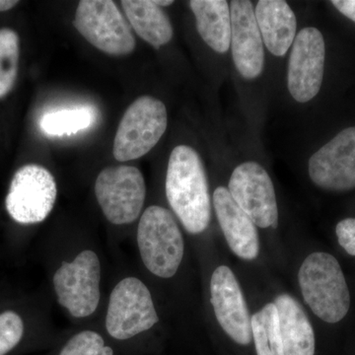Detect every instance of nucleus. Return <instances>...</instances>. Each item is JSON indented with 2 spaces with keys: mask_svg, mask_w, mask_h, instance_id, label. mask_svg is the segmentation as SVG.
I'll return each instance as SVG.
<instances>
[{
  "mask_svg": "<svg viewBox=\"0 0 355 355\" xmlns=\"http://www.w3.org/2000/svg\"><path fill=\"white\" fill-rule=\"evenodd\" d=\"M261 39L268 50L277 57H284L296 37L295 14L282 0H261L254 9Z\"/></svg>",
  "mask_w": 355,
  "mask_h": 355,
  "instance_id": "nucleus-16",
  "label": "nucleus"
},
{
  "mask_svg": "<svg viewBox=\"0 0 355 355\" xmlns=\"http://www.w3.org/2000/svg\"><path fill=\"white\" fill-rule=\"evenodd\" d=\"M137 244L144 266L162 279L176 275L184 257V239L171 212L153 205L140 218Z\"/></svg>",
  "mask_w": 355,
  "mask_h": 355,
  "instance_id": "nucleus-3",
  "label": "nucleus"
},
{
  "mask_svg": "<svg viewBox=\"0 0 355 355\" xmlns=\"http://www.w3.org/2000/svg\"><path fill=\"white\" fill-rule=\"evenodd\" d=\"M94 110L88 107L64 109L44 114L40 128L49 137H64L87 130L95 121Z\"/></svg>",
  "mask_w": 355,
  "mask_h": 355,
  "instance_id": "nucleus-21",
  "label": "nucleus"
},
{
  "mask_svg": "<svg viewBox=\"0 0 355 355\" xmlns=\"http://www.w3.org/2000/svg\"><path fill=\"white\" fill-rule=\"evenodd\" d=\"M101 266L90 250L81 252L71 263L64 261L53 275L58 301L76 318L90 316L100 301Z\"/></svg>",
  "mask_w": 355,
  "mask_h": 355,
  "instance_id": "nucleus-7",
  "label": "nucleus"
},
{
  "mask_svg": "<svg viewBox=\"0 0 355 355\" xmlns=\"http://www.w3.org/2000/svg\"><path fill=\"white\" fill-rule=\"evenodd\" d=\"M308 171L313 183L324 190L355 188V127L345 128L310 158Z\"/></svg>",
  "mask_w": 355,
  "mask_h": 355,
  "instance_id": "nucleus-12",
  "label": "nucleus"
},
{
  "mask_svg": "<svg viewBox=\"0 0 355 355\" xmlns=\"http://www.w3.org/2000/svg\"><path fill=\"white\" fill-rule=\"evenodd\" d=\"M165 188L168 202L184 229L193 235L207 230L211 217L209 184L195 149L187 146L173 149Z\"/></svg>",
  "mask_w": 355,
  "mask_h": 355,
  "instance_id": "nucleus-1",
  "label": "nucleus"
},
{
  "mask_svg": "<svg viewBox=\"0 0 355 355\" xmlns=\"http://www.w3.org/2000/svg\"><path fill=\"white\" fill-rule=\"evenodd\" d=\"M73 25L89 43L108 55L120 57L135 50L132 30L111 0H81Z\"/></svg>",
  "mask_w": 355,
  "mask_h": 355,
  "instance_id": "nucleus-5",
  "label": "nucleus"
},
{
  "mask_svg": "<svg viewBox=\"0 0 355 355\" xmlns=\"http://www.w3.org/2000/svg\"><path fill=\"white\" fill-rule=\"evenodd\" d=\"M214 205L222 232L233 253L243 260H254L260 253V240L254 222L224 187L214 191Z\"/></svg>",
  "mask_w": 355,
  "mask_h": 355,
  "instance_id": "nucleus-15",
  "label": "nucleus"
},
{
  "mask_svg": "<svg viewBox=\"0 0 355 355\" xmlns=\"http://www.w3.org/2000/svg\"><path fill=\"white\" fill-rule=\"evenodd\" d=\"M60 355H114V352L99 334L83 331L70 338Z\"/></svg>",
  "mask_w": 355,
  "mask_h": 355,
  "instance_id": "nucleus-23",
  "label": "nucleus"
},
{
  "mask_svg": "<svg viewBox=\"0 0 355 355\" xmlns=\"http://www.w3.org/2000/svg\"><path fill=\"white\" fill-rule=\"evenodd\" d=\"M158 321L150 291L141 280L128 277L114 286L106 317L110 336L128 340L148 331Z\"/></svg>",
  "mask_w": 355,
  "mask_h": 355,
  "instance_id": "nucleus-9",
  "label": "nucleus"
},
{
  "mask_svg": "<svg viewBox=\"0 0 355 355\" xmlns=\"http://www.w3.org/2000/svg\"><path fill=\"white\" fill-rule=\"evenodd\" d=\"M197 29L203 41L218 53H227L231 44V14L225 0H191Z\"/></svg>",
  "mask_w": 355,
  "mask_h": 355,
  "instance_id": "nucleus-18",
  "label": "nucleus"
},
{
  "mask_svg": "<svg viewBox=\"0 0 355 355\" xmlns=\"http://www.w3.org/2000/svg\"><path fill=\"white\" fill-rule=\"evenodd\" d=\"M252 336L258 355H284L280 335L279 315L273 303L251 318Z\"/></svg>",
  "mask_w": 355,
  "mask_h": 355,
  "instance_id": "nucleus-20",
  "label": "nucleus"
},
{
  "mask_svg": "<svg viewBox=\"0 0 355 355\" xmlns=\"http://www.w3.org/2000/svg\"><path fill=\"white\" fill-rule=\"evenodd\" d=\"M19 1L17 0H0V12H6L17 6Z\"/></svg>",
  "mask_w": 355,
  "mask_h": 355,
  "instance_id": "nucleus-27",
  "label": "nucleus"
},
{
  "mask_svg": "<svg viewBox=\"0 0 355 355\" xmlns=\"http://www.w3.org/2000/svg\"><path fill=\"white\" fill-rule=\"evenodd\" d=\"M273 304L279 315L284 355H314V330L298 301L288 294H282Z\"/></svg>",
  "mask_w": 355,
  "mask_h": 355,
  "instance_id": "nucleus-17",
  "label": "nucleus"
},
{
  "mask_svg": "<svg viewBox=\"0 0 355 355\" xmlns=\"http://www.w3.org/2000/svg\"><path fill=\"white\" fill-rule=\"evenodd\" d=\"M338 244L350 256L355 257V218H347L338 222L336 227Z\"/></svg>",
  "mask_w": 355,
  "mask_h": 355,
  "instance_id": "nucleus-25",
  "label": "nucleus"
},
{
  "mask_svg": "<svg viewBox=\"0 0 355 355\" xmlns=\"http://www.w3.org/2000/svg\"><path fill=\"white\" fill-rule=\"evenodd\" d=\"M121 6L135 33L154 48L171 41L173 27L169 17L153 0H123Z\"/></svg>",
  "mask_w": 355,
  "mask_h": 355,
  "instance_id": "nucleus-19",
  "label": "nucleus"
},
{
  "mask_svg": "<svg viewBox=\"0 0 355 355\" xmlns=\"http://www.w3.org/2000/svg\"><path fill=\"white\" fill-rule=\"evenodd\" d=\"M57 193V183L49 170L37 164L23 166L9 187L7 212L18 223H40L55 207Z\"/></svg>",
  "mask_w": 355,
  "mask_h": 355,
  "instance_id": "nucleus-8",
  "label": "nucleus"
},
{
  "mask_svg": "<svg viewBox=\"0 0 355 355\" xmlns=\"http://www.w3.org/2000/svg\"><path fill=\"white\" fill-rule=\"evenodd\" d=\"M324 57L322 33L314 27L301 30L292 44L287 76L289 92L296 101H310L319 93L323 83Z\"/></svg>",
  "mask_w": 355,
  "mask_h": 355,
  "instance_id": "nucleus-11",
  "label": "nucleus"
},
{
  "mask_svg": "<svg viewBox=\"0 0 355 355\" xmlns=\"http://www.w3.org/2000/svg\"><path fill=\"white\" fill-rule=\"evenodd\" d=\"M167 110L160 100L142 96L128 107L121 119L113 153L120 162L135 160L148 153L167 128Z\"/></svg>",
  "mask_w": 355,
  "mask_h": 355,
  "instance_id": "nucleus-4",
  "label": "nucleus"
},
{
  "mask_svg": "<svg viewBox=\"0 0 355 355\" xmlns=\"http://www.w3.org/2000/svg\"><path fill=\"white\" fill-rule=\"evenodd\" d=\"M230 14V46L235 67L244 78H257L263 72L265 51L253 4L248 0H233Z\"/></svg>",
  "mask_w": 355,
  "mask_h": 355,
  "instance_id": "nucleus-14",
  "label": "nucleus"
},
{
  "mask_svg": "<svg viewBox=\"0 0 355 355\" xmlns=\"http://www.w3.org/2000/svg\"><path fill=\"white\" fill-rule=\"evenodd\" d=\"M20 41L10 28L0 29V99L14 87L19 67Z\"/></svg>",
  "mask_w": 355,
  "mask_h": 355,
  "instance_id": "nucleus-22",
  "label": "nucleus"
},
{
  "mask_svg": "<svg viewBox=\"0 0 355 355\" xmlns=\"http://www.w3.org/2000/svg\"><path fill=\"white\" fill-rule=\"evenodd\" d=\"M95 195L103 214L116 225L137 220L146 196L144 175L133 166L108 167L98 175Z\"/></svg>",
  "mask_w": 355,
  "mask_h": 355,
  "instance_id": "nucleus-6",
  "label": "nucleus"
},
{
  "mask_svg": "<svg viewBox=\"0 0 355 355\" xmlns=\"http://www.w3.org/2000/svg\"><path fill=\"white\" fill-rule=\"evenodd\" d=\"M154 3L159 7L169 6L174 3V1H172V0H154Z\"/></svg>",
  "mask_w": 355,
  "mask_h": 355,
  "instance_id": "nucleus-28",
  "label": "nucleus"
},
{
  "mask_svg": "<svg viewBox=\"0 0 355 355\" xmlns=\"http://www.w3.org/2000/svg\"><path fill=\"white\" fill-rule=\"evenodd\" d=\"M24 324L17 313L6 311L0 314V355L11 352L22 340Z\"/></svg>",
  "mask_w": 355,
  "mask_h": 355,
  "instance_id": "nucleus-24",
  "label": "nucleus"
},
{
  "mask_svg": "<svg viewBox=\"0 0 355 355\" xmlns=\"http://www.w3.org/2000/svg\"><path fill=\"white\" fill-rule=\"evenodd\" d=\"M331 4L345 17L355 22V0H333Z\"/></svg>",
  "mask_w": 355,
  "mask_h": 355,
  "instance_id": "nucleus-26",
  "label": "nucleus"
},
{
  "mask_svg": "<svg viewBox=\"0 0 355 355\" xmlns=\"http://www.w3.org/2000/svg\"><path fill=\"white\" fill-rule=\"evenodd\" d=\"M298 279L305 302L320 319L335 324L347 316L349 286L335 257L323 252L311 254L300 266Z\"/></svg>",
  "mask_w": 355,
  "mask_h": 355,
  "instance_id": "nucleus-2",
  "label": "nucleus"
},
{
  "mask_svg": "<svg viewBox=\"0 0 355 355\" xmlns=\"http://www.w3.org/2000/svg\"><path fill=\"white\" fill-rule=\"evenodd\" d=\"M210 294L214 314L223 331L239 345H249L251 317L239 282L228 266H218L212 273Z\"/></svg>",
  "mask_w": 355,
  "mask_h": 355,
  "instance_id": "nucleus-13",
  "label": "nucleus"
},
{
  "mask_svg": "<svg viewBox=\"0 0 355 355\" xmlns=\"http://www.w3.org/2000/svg\"><path fill=\"white\" fill-rule=\"evenodd\" d=\"M228 191L254 225L277 227L279 209L275 187L260 164L246 162L238 166L231 175Z\"/></svg>",
  "mask_w": 355,
  "mask_h": 355,
  "instance_id": "nucleus-10",
  "label": "nucleus"
}]
</instances>
